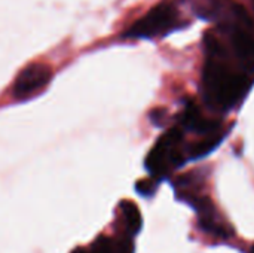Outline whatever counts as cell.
<instances>
[{
  "label": "cell",
  "mask_w": 254,
  "mask_h": 253,
  "mask_svg": "<svg viewBox=\"0 0 254 253\" xmlns=\"http://www.w3.org/2000/svg\"><path fill=\"white\" fill-rule=\"evenodd\" d=\"M52 79V69L43 63L27 66L15 79L12 94L16 100H25L43 89Z\"/></svg>",
  "instance_id": "4"
},
{
  "label": "cell",
  "mask_w": 254,
  "mask_h": 253,
  "mask_svg": "<svg viewBox=\"0 0 254 253\" xmlns=\"http://www.w3.org/2000/svg\"><path fill=\"white\" fill-rule=\"evenodd\" d=\"M94 253H132L134 245L129 236L125 237H100L94 245Z\"/></svg>",
  "instance_id": "7"
},
{
  "label": "cell",
  "mask_w": 254,
  "mask_h": 253,
  "mask_svg": "<svg viewBox=\"0 0 254 253\" xmlns=\"http://www.w3.org/2000/svg\"><path fill=\"white\" fill-rule=\"evenodd\" d=\"M229 128H219L213 133L204 134V137L201 140H198L196 143H193L190 148L186 149L188 152V160H198V158H204L208 154H211L228 136Z\"/></svg>",
  "instance_id": "6"
},
{
  "label": "cell",
  "mask_w": 254,
  "mask_h": 253,
  "mask_svg": "<svg viewBox=\"0 0 254 253\" xmlns=\"http://www.w3.org/2000/svg\"><path fill=\"white\" fill-rule=\"evenodd\" d=\"M73 253H91V252H88V251H85V249H76Z\"/></svg>",
  "instance_id": "10"
},
{
  "label": "cell",
  "mask_w": 254,
  "mask_h": 253,
  "mask_svg": "<svg viewBox=\"0 0 254 253\" xmlns=\"http://www.w3.org/2000/svg\"><path fill=\"white\" fill-rule=\"evenodd\" d=\"M179 27V12L176 6L170 3H161L150 9L144 16L137 19L127 31L125 37L132 39H150L165 34Z\"/></svg>",
  "instance_id": "3"
},
{
  "label": "cell",
  "mask_w": 254,
  "mask_h": 253,
  "mask_svg": "<svg viewBox=\"0 0 254 253\" xmlns=\"http://www.w3.org/2000/svg\"><path fill=\"white\" fill-rule=\"evenodd\" d=\"M250 253H254V245L252 246V249H250Z\"/></svg>",
  "instance_id": "11"
},
{
  "label": "cell",
  "mask_w": 254,
  "mask_h": 253,
  "mask_svg": "<svg viewBox=\"0 0 254 253\" xmlns=\"http://www.w3.org/2000/svg\"><path fill=\"white\" fill-rule=\"evenodd\" d=\"M232 46L237 57L254 70V36L246 27L232 28Z\"/></svg>",
  "instance_id": "5"
},
{
  "label": "cell",
  "mask_w": 254,
  "mask_h": 253,
  "mask_svg": "<svg viewBox=\"0 0 254 253\" xmlns=\"http://www.w3.org/2000/svg\"><path fill=\"white\" fill-rule=\"evenodd\" d=\"M253 79L246 73L232 70L225 61V52L208 55L202 72V91L205 103L214 110H231L247 95Z\"/></svg>",
  "instance_id": "1"
},
{
  "label": "cell",
  "mask_w": 254,
  "mask_h": 253,
  "mask_svg": "<svg viewBox=\"0 0 254 253\" xmlns=\"http://www.w3.org/2000/svg\"><path fill=\"white\" fill-rule=\"evenodd\" d=\"M155 180H156L155 177H153V179H143V180H140V182L135 185V189L138 191L140 195L149 197V195H152V194L155 192V189H156V182H155Z\"/></svg>",
  "instance_id": "9"
},
{
  "label": "cell",
  "mask_w": 254,
  "mask_h": 253,
  "mask_svg": "<svg viewBox=\"0 0 254 253\" xmlns=\"http://www.w3.org/2000/svg\"><path fill=\"white\" fill-rule=\"evenodd\" d=\"M188 152L183 148V128L173 127L162 134L146 158V169L155 177H162L176 167L188 161Z\"/></svg>",
  "instance_id": "2"
},
{
  "label": "cell",
  "mask_w": 254,
  "mask_h": 253,
  "mask_svg": "<svg viewBox=\"0 0 254 253\" xmlns=\"http://www.w3.org/2000/svg\"><path fill=\"white\" fill-rule=\"evenodd\" d=\"M121 213L125 222V230L127 234L132 239L134 236H137L141 230L143 225V219H141V213L138 210V207L132 203V201H122L121 203Z\"/></svg>",
  "instance_id": "8"
}]
</instances>
